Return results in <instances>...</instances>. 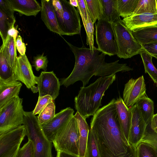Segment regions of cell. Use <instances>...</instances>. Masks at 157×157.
Here are the masks:
<instances>
[{"mask_svg":"<svg viewBox=\"0 0 157 157\" xmlns=\"http://www.w3.org/2000/svg\"><path fill=\"white\" fill-rule=\"evenodd\" d=\"M113 98L97 111L90 121L100 157H137L136 147L129 143L121 128Z\"/></svg>","mask_w":157,"mask_h":157,"instance_id":"1","label":"cell"},{"mask_svg":"<svg viewBox=\"0 0 157 157\" xmlns=\"http://www.w3.org/2000/svg\"><path fill=\"white\" fill-rule=\"evenodd\" d=\"M64 39L73 52L75 61L73 69L69 75L60 79L61 85L67 87L80 81L82 82V86L85 87L94 75L103 77L119 72L133 70L126 63H119L118 60L109 63L106 62V55L102 52L99 54L100 52L95 47L92 50L83 44L81 47L78 48Z\"/></svg>","mask_w":157,"mask_h":157,"instance_id":"2","label":"cell"},{"mask_svg":"<svg viewBox=\"0 0 157 157\" xmlns=\"http://www.w3.org/2000/svg\"><path fill=\"white\" fill-rule=\"evenodd\" d=\"M116 74L100 77L86 87L82 86L75 98V108L84 118L93 116L101 106L105 91L115 80Z\"/></svg>","mask_w":157,"mask_h":157,"instance_id":"3","label":"cell"},{"mask_svg":"<svg viewBox=\"0 0 157 157\" xmlns=\"http://www.w3.org/2000/svg\"><path fill=\"white\" fill-rule=\"evenodd\" d=\"M23 124L26 130V136L33 145L34 157H53L52 143L46 136L38 117L33 114V111H25Z\"/></svg>","mask_w":157,"mask_h":157,"instance_id":"4","label":"cell"},{"mask_svg":"<svg viewBox=\"0 0 157 157\" xmlns=\"http://www.w3.org/2000/svg\"><path fill=\"white\" fill-rule=\"evenodd\" d=\"M117 48V56L120 58H130L140 53L144 49L136 39L132 32L122 20L112 24Z\"/></svg>","mask_w":157,"mask_h":157,"instance_id":"5","label":"cell"},{"mask_svg":"<svg viewBox=\"0 0 157 157\" xmlns=\"http://www.w3.org/2000/svg\"><path fill=\"white\" fill-rule=\"evenodd\" d=\"M79 142L78 128L73 116L58 132L52 144L57 152L63 151L78 156Z\"/></svg>","mask_w":157,"mask_h":157,"instance_id":"6","label":"cell"},{"mask_svg":"<svg viewBox=\"0 0 157 157\" xmlns=\"http://www.w3.org/2000/svg\"><path fill=\"white\" fill-rule=\"evenodd\" d=\"M22 102L23 99L17 96L0 109V135L23 124Z\"/></svg>","mask_w":157,"mask_h":157,"instance_id":"7","label":"cell"},{"mask_svg":"<svg viewBox=\"0 0 157 157\" xmlns=\"http://www.w3.org/2000/svg\"><path fill=\"white\" fill-rule=\"evenodd\" d=\"M96 40L98 49L106 55L117 54V48L112 24L102 18L95 24Z\"/></svg>","mask_w":157,"mask_h":157,"instance_id":"8","label":"cell"},{"mask_svg":"<svg viewBox=\"0 0 157 157\" xmlns=\"http://www.w3.org/2000/svg\"><path fill=\"white\" fill-rule=\"evenodd\" d=\"M63 10L62 23L59 27L61 36L80 34L81 25L79 12L66 0H60Z\"/></svg>","mask_w":157,"mask_h":157,"instance_id":"9","label":"cell"},{"mask_svg":"<svg viewBox=\"0 0 157 157\" xmlns=\"http://www.w3.org/2000/svg\"><path fill=\"white\" fill-rule=\"evenodd\" d=\"M13 71L16 79L23 83L34 93L38 92L35 86L37 77L34 74L31 65L25 55H19L16 58Z\"/></svg>","mask_w":157,"mask_h":157,"instance_id":"10","label":"cell"},{"mask_svg":"<svg viewBox=\"0 0 157 157\" xmlns=\"http://www.w3.org/2000/svg\"><path fill=\"white\" fill-rule=\"evenodd\" d=\"M37 82L39 97L49 95L54 101L59 95L61 84L53 71H42Z\"/></svg>","mask_w":157,"mask_h":157,"instance_id":"11","label":"cell"},{"mask_svg":"<svg viewBox=\"0 0 157 157\" xmlns=\"http://www.w3.org/2000/svg\"><path fill=\"white\" fill-rule=\"evenodd\" d=\"M74 111L70 107L61 110L48 122L41 125L48 140L52 142L58 132L74 116Z\"/></svg>","mask_w":157,"mask_h":157,"instance_id":"12","label":"cell"},{"mask_svg":"<svg viewBox=\"0 0 157 157\" xmlns=\"http://www.w3.org/2000/svg\"><path fill=\"white\" fill-rule=\"evenodd\" d=\"M146 87L143 75L136 79L131 78L126 83L123 92V100L130 108L146 94Z\"/></svg>","mask_w":157,"mask_h":157,"instance_id":"13","label":"cell"},{"mask_svg":"<svg viewBox=\"0 0 157 157\" xmlns=\"http://www.w3.org/2000/svg\"><path fill=\"white\" fill-rule=\"evenodd\" d=\"M129 108L132 117L128 141L129 143L136 147L144 136L147 125L136 104Z\"/></svg>","mask_w":157,"mask_h":157,"instance_id":"14","label":"cell"},{"mask_svg":"<svg viewBox=\"0 0 157 157\" xmlns=\"http://www.w3.org/2000/svg\"><path fill=\"white\" fill-rule=\"evenodd\" d=\"M26 130L23 124L0 135V157H3L17 145L21 144L26 135Z\"/></svg>","mask_w":157,"mask_h":157,"instance_id":"15","label":"cell"},{"mask_svg":"<svg viewBox=\"0 0 157 157\" xmlns=\"http://www.w3.org/2000/svg\"><path fill=\"white\" fill-rule=\"evenodd\" d=\"M132 32L146 27L157 26V13L132 15L122 20Z\"/></svg>","mask_w":157,"mask_h":157,"instance_id":"16","label":"cell"},{"mask_svg":"<svg viewBox=\"0 0 157 157\" xmlns=\"http://www.w3.org/2000/svg\"><path fill=\"white\" fill-rule=\"evenodd\" d=\"M41 3L42 20L50 31L61 36L52 0H42Z\"/></svg>","mask_w":157,"mask_h":157,"instance_id":"17","label":"cell"},{"mask_svg":"<svg viewBox=\"0 0 157 157\" xmlns=\"http://www.w3.org/2000/svg\"><path fill=\"white\" fill-rule=\"evenodd\" d=\"M115 104L121 128L128 141L131 124V110L129 108L126 106L123 99L120 96L117 98Z\"/></svg>","mask_w":157,"mask_h":157,"instance_id":"18","label":"cell"},{"mask_svg":"<svg viewBox=\"0 0 157 157\" xmlns=\"http://www.w3.org/2000/svg\"><path fill=\"white\" fill-rule=\"evenodd\" d=\"M13 10L26 16L36 17L41 10V5L36 0H8Z\"/></svg>","mask_w":157,"mask_h":157,"instance_id":"19","label":"cell"},{"mask_svg":"<svg viewBox=\"0 0 157 157\" xmlns=\"http://www.w3.org/2000/svg\"><path fill=\"white\" fill-rule=\"evenodd\" d=\"M22 86L21 83L18 81L8 83L0 82V109L10 100L18 96Z\"/></svg>","mask_w":157,"mask_h":157,"instance_id":"20","label":"cell"},{"mask_svg":"<svg viewBox=\"0 0 157 157\" xmlns=\"http://www.w3.org/2000/svg\"><path fill=\"white\" fill-rule=\"evenodd\" d=\"M78 125L79 134V152L78 156L84 157L90 128L86 118L77 111L74 115Z\"/></svg>","mask_w":157,"mask_h":157,"instance_id":"21","label":"cell"},{"mask_svg":"<svg viewBox=\"0 0 157 157\" xmlns=\"http://www.w3.org/2000/svg\"><path fill=\"white\" fill-rule=\"evenodd\" d=\"M103 16L102 18L113 24L121 20L117 7V0H101Z\"/></svg>","mask_w":157,"mask_h":157,"instance_id":"22","label":"cell"},{"mask_svg":"<svg viewBox=\"0 0 157 157\" xmlns=\"http://www.w3.org/2000/svg\"><path fill=\"white\" fill-rule=\"evenodd\" d=\"M132 32L140 44L157 42V26L144 28Z\"/></svg>","mask_w":157,"mask_h":157,"instance_id":"23","label":"cell"},{"mask_svg":"<svg viewBox=\"0 0 157 157\" xmlns=\"http://www.w3.org/2000/svg\"><path fill=\"white\" fill-rule=\"evenodd\" d=\"M136 104L140 110L144 121L147 125L151 122L154 115V102L145 94Z\"/></svg>","mask_w":157,"mask_h":157,"instance_id":"24","label":"cell"},{"mask_svg":"<svg viewBox=\"0 0 157 157\" xmlns=\"http://www.w3.org/2000/svg\"><path fill=\"white\" fill-rule=\"evenodd\" d=\"M10 67L13 69L17 56L15 41L13 38L8 35L5 41L2 43L0 48Z\"/></svg>","mask_w":157,"mask_h":157,"instance_id":"25","label":"cell"},{"mask_svg":"<svg viewBox=\"0 0 157 157\" xmlns=\"http://www.w3.org/2000/svg\"><path fill=\"white\" fill-rule=\"evenodd\" d=\"M16 81L13 69L0 51V82L8 83Z\"/></svg>","mask_w":157,"mask_h":157,"instance_id":"26","label":"cell"},{"mask_svg":"<svg viewBox=\"0 0 157 157\" xmlns=\"http://www.w3.org/2000/svg\"><path fill=\"white\" fill-rule=\"evenodd\" d=\"M157 13L156 0H138L132 15Z\"/></svg>","mask_w":157,"mask_h":157,"instance_id":"27","label":"cell"},{"mask_svg":"<svg viewBox=\"0 0 157 157\" xmlns=\"http://www.w3.org/2000/svg\"><path fill=\"white\" fill-rule=\"evenodd\" d=\"M140 54L143 61L145 73L148 74L157 86V69L152 63V56L144 49Z\"/></svg>","mask_w":157,"mask_h":157,"instance_id":"28","label":"cell"},{"mask_svg":"<svg viewBox=\"0 0 157 157\" xmlns=\"http://www.w3.org/2000/svg\"><path fill=\"white\" fill-rule=\"evenodd\" d=\"M15 22V17L10 16L0 9V34L3 43L6 39L8 30Z\"/></svg>","mask_w":157,"mask_h":157,"instance_id":"29","label":"cell"},{"mask_svg":"<svg viewBox=\"0 0 157 157\" xmlns=\"http://www.w3.org/2000/svg\"><path fill=\"white\" fill-rule=\"evenodd\" d=\"M138 0H117V7L120 16L124 18L132 15Z\"/></svg>","mask_w":157,"mask_h":157,"instance_id":"30","label":"cell"},{"mask_svg":"<svg viewBox=\"0 0 157 157\" xmlns=\"http://www.w3.org/2000/svg\"><path fill=\"white\" fill-rule=\"evenodd\" d=\"M88 11L94 23L103 17L101 0H85Z\"/></svg>","mask_w":157,"mask_h":157,"instance_id":"31","label":"cell"},{"mask_svg":"<svg viewBox=\"0 0 157 157\" xmlns=\"http://www.w3.org/2000/svg\"><path fill=\"white\" fill-rule=\"evenodd\" d=\"M54 101L48 103L39 114L37 117L41 125L49 122L55 115L56 106Z\"/></svg>","mask_w":157,"mask_h":157,"instance_id":"32","label":"cell"},{"mask_svg":"<svg viewBox=\"0 0 157 157\" xmlns=\"http://www.w3.org/2000/svg\"><path fill=\"white\" fill-rule=\"evenodd\" d=\"M84 157H100L93 133L90 129Z\"/></svg>","mask_w":157,"mask_h":157,"instance_id":"33","label":"cell"},{"mask_svg":"<svg viewBox=\"0 0 157 157\" xmlns=\"http://www.w3.org/2000/svg\"><path fill=\"white\" fill-rule=\"evenodd\" d=\"M137 157H157V153L150 144L141 142L136 147Z\"/></svg>","mask_w":157,"mask_h":157,"instance_id":"34","label":"cell"},{"mask_svg":"<svg viewBox=\"0 0 157 157\" xmlns=\"http://www.w3.org/2000/svg\"><path fill=\"white\" fill-rule=\"evenodd\" d=\"M94 24L89 13L87 21L84 27L86 34V44L87 45H89L90 48L92 50L95 48L94 46Z\"/></svg>","mask_w":157,"mask_h":157,"instance_id":"35","label":"cell"},{"mask_svg":"<svg viewBox=\"0 0 157 157\" xmlns=\"http://www.w3.org/2000/svg\"><path fill=\"white\" fill-rule=\"evenodd\" d=\"M141 142H145L151 145L157 153V133L151 128L150 122L147 125L144 136Z\"/></svg>","mask_w":157,"mask_h":157,"instance_id":"36","label":"cell"},{"mask_svg":"<svg viewBox=\"0 0 157 157\" xmlns=\"http://www.w3.org/2000/svg\"><path fill=\"white\" fill-rule=\"evenodd\" d=\"M48 62L47 56H44L43 52L41 55L39 54L34 57L33 63L36 71H39L42 69L46 71Z\"/></svg>","mask_w":157,"mask_h":157,"instance_id":"37","label":"cell"},{"mask_svg":"<svg viewBox=\"0 0 157 157\" xmlns=\"http://www.w3.org/2000/svg\"><path fill=\"white\" fill-rule=\"evenodd\" d=\"M16 157H34L33 148L30 140L20 148Z\"/></svg>","mask_w":157,"mask_h":157,"instance_id":"38","label":"cell"},{"mask_svg":"<svg viewBox=\"0 0 157 157\" xmlns=\"http://www.w3.org/2000/svg\"><path fill=\"white\" fill-rule=\"evenodd\" d=\"M53 100L50 95H47L38 97V101L36 107L33 110V114L35 115L39 114L46 106Z\"/></svg>","mask_w":157,"mask_h":157,"instance_id":"39","label":"cell"},{"mask_svg":"<svg viewBox=\"0 0 157 157\" xmlns=\"http://www.w3.org/2000/svg\"><path fill=\"white\" fill-rule=\"evenodd\" d=\"M78 10L82 18L83 25L85 26L87 20L89 13L85 0H78Z\"/></svg>","mask_w":157,"mask_h":157,"instance_id":"40","label":"cell"},{"mask_svg":"<svg viewBox=\"0 0 157 157\" xmlns=\"http://www.w3.org/2000/svg\"><path fill=\"white\" fill-rule=\"evenodd\" d=\"M52 3L59 27L61 25L63 17V10L60 0H52Z\"/></svg>","mask_w":157,"mask_h":157,"instance_id":"41","label":"cell"},{"mask_svg":"<svg viewBox=\"0 0 157 157\" xmlns=\"http://www.w3.org/2000/svg\"><path fill=\"white\" fill-rule=\"evenodd\" d=\"M0 9L7 15L13 17L14 11L10 5L8 0H0Z\"/></svg>","mask_w":157,"mask_h":157,"instance_id":"42","label":"cell"},{"mask_svg":"<svg viewBox=\"0 0 157 157\" xmlns=\"http://www.w3.org/2000/svg\"><path fill=\"white\" fill-rule=\"evenodd\" d=\"M141 44L143 49L152 56L157 55V42Z\"/></svg>","mask_w":157,"mask_h":157,"instance_id":"43","label":"cell"},{"mask_svg":"<svg viewBox=\"0 0 157 157\" xmlns=\"http://www.w3.org/2000/svg\"><path fill=\"white\" fill-rule=\"evenodd\" d=\"M15 45L18 52L21 55L25 54L26 47L25 43L22 40V37L20 35H18L15 41Z\"/></svg>","mask_w":157,"mask_h":157,"instance_id":"44","label":"cell"},{"mask_svg":"<svg viewBox=\"0 0 157 157\" xmlns=\"http://www.w3.org/2000/svg\"><path fill=\"white\" fill-rule=\"evenodd\" d=\"M18 25L14 26V25L9 29L8 32V35L13 37L16 41L19 32L17 30Z\"/></svg>","mask_w":157,"mask_h":157,"instance_id":"45","label":"cell"},{"mask_svg":"<svg viewBox=\"0 0 157 157\" xmlns=\"http://www.w3.org/2000/svg\"><path fill=\"white\" fill-rule=\"evenodd\" d=\"M20 145L21 144H19L16 146L3 157H16L20 148Z\"/></svg>","mask_w":157,"mask_h":157,"instance_id":"46","label":"cell"},{"mask_svg":"<svg viewBox=\"0 0 157 157\" xmlns=\"http://www.w3.org/2000/svg\"><path fill=\"white\" fill-rule=\"evenodd\" d=\"M56 157H79L78 155L72 154L63 151L57 152Z\"/></svg>","mask_w":157,"mask_h":157,"instance_id":"47","label":"cell"},{"mask_svg":"<svg viewBox=\"0 0 157 157\" xmlns=\"http://www.w3.org/2000/svg\"><path fill=\"white\" fill-rule=\"evenodd\" d=\"M150 125L153 130L157 128V113L154 115L150 122Z\"/></svg>","mask_w":157,"mask_h":157,"instance_id":"48","label":"cell"},{"mask_svg":"<svg viewBox=\"0 0 157 157\" xmlns=\"http://www.w3.org/2000/svg\"><path fill=\"white\" fill-rule=\"evenodd\" d=\"M69 2L72 6L77 7L78 5V0H70Z\"/></svg>","mask_w":157,"mask_h":157,"instance_id":"49","label":"cell"},{"mask_svg":"<svg viewBox=\"0 0 157 157\" xmlns=\"http://www.w3.org/2000/svg\"><path fill=\"white\" fill-rule=\"evenodd\" d=\"M152 56L157 59V55H153Z\"/></svg>","mask_w":157,"mask_h":157,"instance_id":"50","label":"cell"},{"mask_svg":"<svg viewBox=\"0 0 157 157\" xmlns=\"http://www.w3.org/2000/svg\"><path fill=\"white\" fill-rule=\"evenodd\" d=\"M155 132L157 133V128L156 129H155L154 130H153Z\"/></svg>","mask_w":157,"mask_h":157,"instance_id":"51","label":"cell"},{"mask_svg":"<svg viewBox=\"0 0 157 157\" xmlns=\"http://www.w3.org/2000/svg\"><path fill=\"white\" fill-rule=\"evenodd\" d=\"M156 0L157 3V0Z\"/></svg>","mask_w":157,"mask_h":157,"instance_id":"52","label":"cell"}]
</instances>
